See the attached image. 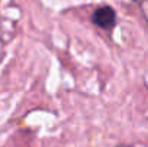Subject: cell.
I'll list each match as a JSON object with an SVG mask.
<instances>
[{
  "label": "cell",
  "mask_w": 148,
  "mask_h": 147,
  "mask_svg": "<svg viewBox=\"0 0 148 147\" xmlns=\"http://www.w3.org/2000/svg\"><path fill=\"white\" fill-rule=\"evenodd\" d=\"M92 22L102 28V29H109L115 25L116 22V14L115 10L109 6H101L92 13Z\"/></svg>",
  "instance_id": "6da1fadb"
}]
</instances>
